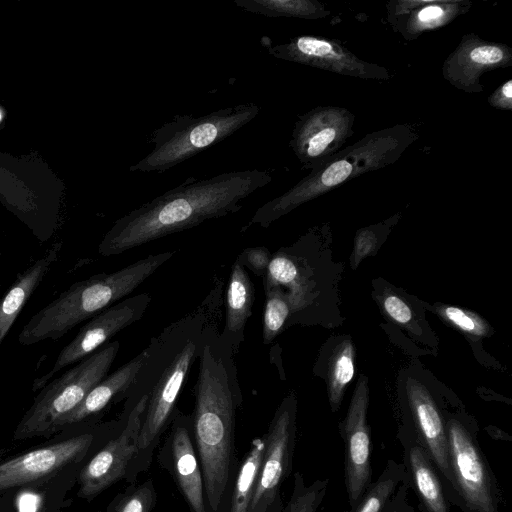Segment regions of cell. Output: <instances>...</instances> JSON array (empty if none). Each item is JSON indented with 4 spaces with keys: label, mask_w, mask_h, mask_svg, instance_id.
<instances>
[{
    "label": "cell",
    "mask_w": 512,
    "mask_h": 512,
    "mask_svg": "<svg viewBox=\"0 0 512 512\" xmlns=\"http://www.w3.org/2000/svg\"><path fill=\"white\" fill-rule=\"evenodd\" d=\"M271 181V174L259 169L226 172L207 179L189 177L117 219L100 241L98 253L105 257L118 255L235 213L245 198Z\"/></svg>",
    "instance_id": "obj_1"
},
{
    "label": "cell",
    "mask_w": 512,
    "mask_h": 512,
    "mask_svg": "<svg viewBox=\"0 0 512 512\" xmlns=\"http://www.w3.org/2000/svg\"><path fill=\"white\" fill-rule=\"evenodd\" d=\"M207 324L200 344L195 385L194 434L210 507L216 511L229 475L235 412L242 394L235 353L221 338L216 319Z\"/></svg>",
    "instance_id": "obj_2"
},
{
    "label": "cell",
    "mask_w": 512,
    "mask_h": 512,
    "mask_svg": "<svg viewBox=\"0 0 512 512\" xmlns=\"http://www.w3.org/2000/svg\"><path fill=\"white\" fill-rule=\"evenodd\" d=\"M221 292L220 283L195 309L151 338L145 348L144 363L122 395L134 400L132 408L142 396L148 397L138 451L152 444L168 422L191 366L197 359L204 330L219 313Z\"/></svg>",
    "instance_id": "obj_3"
},
{
    "label": "cell",
    "mask_w": 512,
    "mask_h": 512,
    "mask_svg": "<svg viewBox=\"0 0 512 512\" xmlns=\"http://www.w3.org/2000/svg\"><path fill=\"white\" fill-rule=\"evenodd\" d=\"M418 135L410 124H397L364 135L341 149L280 196L257 209L249 225L267 228L300 205L367 172L395 163Z\"/></svg>",
    "instance_id": "obj_4"
},
{
    "label": "cell",
    "mask_w": 512,
    "mask_h": 512,
    "mask_svg": "<svg viewBox=\"0 0 512 512\" xmlns=\"http://www.w3.org/2000/svg\"><path fill=\"white\" fill-rule=\"evenodd\" d=\"M176 251L151 254L111 273H99L71 284L52 302L36 312L22 328L23 346L58 340L132 293Z\"/></svg>",
    "instance_id": "obj_5"
},
{
    "label": "cell",
    "mask_w": 512,
    "mask_h": 512,
    "mask_svg": "<svg viewBox=\"0 0 512 512\" xmlns=\"http://www.w3.org/2000/svg\"><path fill=\"white\" fill-rule=\"evenodd\" d=\"M261 107L242 103L202 116L175 115L154 129L148 144L153 149L130 166L131 172H164L216 145L252 121Z\"/></svg>",
    "instance_id": "obj_6"
},
{
    "label": "cell",
    "mask_w": 512,
    "mask_h": 512,
    "mask_svg": "<svg viewBox=\"0 0 512 512\" xmlns=\"http://www.w3.org/2000/svg\"><path fill=\"white\" fill-rule=\"evenodd\" d=\"M120 348L119 341L104 344L60 377L49 381L20 420L14 439L50 436L86 395L108 375Z\"/></svg>",
    "instance_id": "obj_7"
},
{
    "label": "cell",
    "mask_w": 512,
    "mask_h": 512,
    "mask_svg": "<svg viewBox=\"0 0 512 512\" xmlns=\"http://www.w3.org/2000/svg\"><path fill=\"white\" fill-rule=\"evenodd\" d=\"M445 426L458 505L464 512H498L497 482L475 435L456 418Z\"/></svg>",
    "instance_id": "obj_8"
},
{
    "label": "cell",
    "mask_w": 512,
    "mask_h": 512,
    "mask_svg": "<svg viewBox=\"0 0 512 512\" xmlns=\"http://www.w3.org/2000/svg\"><path fill=\"white\" fill-rule=\"evenodd\" d=\"M150 302V294L139 293L120 300L89 319L61 349L51 368L34 379L32 391L40 390L62 369L94 353L118 332L140 320Z\"/></svg>",
    "instance_id": "obj_9"
},
{
    "label": "cell",
    "mask_w": 512,
    "mask_h": 512,
    "mask_svg": "<svg viewBox=\"0 0 512 512\" xmlns=\"http://www.w3.org/2000/svg\"><path fill=\"white\" fill-rule=\"evenodd\" d=\"M261 44L277 59L363 80L390 79L385 67L362 60L335 39L300 35L272 45L270 39L264 36Z\"/></svg>",
    "instance_id": "obj_10"
},
{
    "label": "cell",
    "mask_w": 512,
    "mask_h": 512,
    "mask_svg": "<svg viewBox=\"0 0 512 512\" xmlns=\"http://www.w3.org/2000/svg\"><path fill=\"white\" fill-rule=\"evenodd\" d=\"M355 115L339 106H317L300 115L289 146L303 169L313 170L341 150L354 133Z\"/></svg>",
    "instance_id": "obj_11"
},
{
    "label": "cell",
    "mask_w": 512,
    "mask_h": 512,
    "mask_svg": "<svg viewBox=\"0 0 512 512\" xmlns=\"http://www.w3.org/2000/svg\"><path fill=\"white\" fill-rule=\"evenodd\" d=\"M295 418V400L287 397L277 409L265 436L266 449L247 512H269L274 504L292 465Z\"/></svg>",
    "instance_id": "obj_12"
},
{
    "label": "cell",
    "mask_w": 512,
    "mask_h": 512,
    "mask_svg": "<svg viewBox=\"0 0 512 512\" xmlns=\"http://www.w3.org/2000/svg\"><path fill=\"white\" fill-rule=\"evenodd\" d=\"M368 404V379L361 375L340 428L345 450L344 483L350 507L360 500L372 482Z\"/></svg>",
    "instance_id": "obj_13"
},
{
    "label": "cell",
    "mask_w": 512,
    "mask_h": 512,
    "mask_svg": "<svg viewBox=\"0 0 512 512\" xmlns=\"http://www.w3.org/2000/svg\"><path fill=\"white\" fill-rule=\"evenodd\" d=\"M148 397L142 396L130 410L120 435L107 443L82 469L79 477L81 497H92L118 481L138 452V438Z\"/></svg>",
    "instance_id": "obj_14"
},
{
    "label": "cell",
    "mask_w": 512,
    "mask_h": 512,
    "mask_svg": "<svg viewBox=\"0 0 512 512\" xmlns=\"http://www.w3.org/2000/svg\"><path fill=\"white\" fill-rule=\"evenodd\" d=\"M512 66V49L504 43L482 39L475 33L464 34L447 56L442 75L456 89L482 93L484 73Z\"/></svg>",
    "instance_id": "obj_15"
},
{
    "label": "cell",
    "mask_w": 512,
    "mask_h": 512,
    "mask_svg": "<svg viewBox=\"0 0 512 512\" xmlns=\"http://www.w3.org/2000/svg\"><path fill=\"white\" fill-rule=\"evenodd\" d=\"M93 439L91 433L79 434L0 463V491L54 474L79 459Z\"/></svg>",
    "instance_id": "obj_16"
},
{
    "label": "cell",
    "mask_w": 512,
    "mask_h": 512,
    "mask_svg": "<svg viewBox=\"0 0 512 512\" xmlns=\"http://www.w3.org/2000/svg\"><path fill=\"white\" fill-rule=\"evenodd\" d=\"M407 397L416 437L449 490L450 497L458 505L449 460L447 431L441 412L427 388L415 379L407 381Z\"/></svg>",
    "instance_id": "obj_17"
},
{
    "label": "cell",
    "mask_w": 512,
    "mask_h": 512,
    "mask_svg": "<svg viewBox=\"0 0 512 512\" xmlns=\"http://www.w3.org/2000/svg\"><path fill=\"white\" fill-rule=\"evenodd\" d=\"M471 5L467 0H391L386 5L387 20L405 40L413 41L451 23Z\"/></svg>",
    "instance_id": "obj_18"
},
{
    "label": "cell",
    "mask_w": 512,
    "mask_h": 512,
    "mask_svg": "<svg viewBox=\"0 0 512 512\" xmlns=\"http://www.w3.org/2000/svg\"><path fill=\"white\" fill-rule=\"evenodd\" d=\"M255 300V288L245 267L236 259L231 266L225 298V322L221 338L238 351L244 340V329Z\"/></svg>",
    "instance_id": "obj_19"
},
{
    "label": "cell",
    "mask_w": 512,
    "mask_h": 512,
    "mask_svg": "<svg viewBox=\"0 0 512 512\" xmlns=\"http://www.w3.org/2000/svg\"><path fill=\"white\" fill-rule=\"evenodd\" d=\"M62 243H53L45 253L20 273L0 300V345L9 333L27 301L57 262Z\"/></svg>",
    "instance_id": "obj_20"
},
{
    "label": "cell",
    "mask_w": 512,
    "mask_h": 512,
    "mask_svg": "<svg viewBox=\"0 0 512 512\" xmlns=\"http://www.w3.org/2000/svg\"><path fill=\"white\" fill-rule=\"evenodd\" d=\"M146 350L107 375L86 395L77 408L62 423V429L87 420L100 413L112 401L121 398L134 381L136 374L144 363Z\"/></svg>",
    "instance_id": "obj_21"
},
{
    "label": "cell",
    "mask_w": 512,
    "mask_h": 512,
    "mask_svg": "<svg viewBox=\"0 0 512 512\" xmlns=\"http://www.w3.org/2000/svg\"><path fill=\"white\" fill-rule=\"evenodd\" d=\"M405 459L425 512H449L442 480L423 446L416 440H406Z\"/></svg>",
    "instance_id": "obj_22"
},
{
    "label": "cell",
    "mask_w": 512,
    "mask_h": 512,
    "mask_svg": "<svg viewBox=\"0 0 512 512\" xmlns=\"http://www.w3.org/2000/svg\"><path fill=\"white\" fill-rule=\"evenodd\" d=\"M174 468L179 486L194 512H206L203 479L187 429L177 425L172 439Z\"/></svg>",
    "instance_id": "obj_23"
},
{
    "label": "cell",
    "mask_w": 512,
    "mask_h": 512,
    "mask_svg": "<svg viewBox=\"0 0 512 512\" xmlns=\"http://www.w3.org/2000/svg\"><path fill=\"white\" fill-rule=\"evenodd\" d=\"M236 6L266 17H295L308 20L330 15L325 5L317 0H234Z\"/></svg>",
    "instance_id": "obj_24"
},
{
    "label": "cell",
    "mask_w": 512,
    "mask_h": 512,
    "mask_svg": "<svg viewBox=\"0 0 512 512\" xmlns=\"http://www.w3.org/2000/svg\"><path fill=\"white\" fill-rule=\"evenodd\" d=\"M266 449L265 437L255 438L251 444L235 482L231 512H247L256 486Z\"/></svg>",
    "instance_id": "obj_25"
},
{
    "label": "cell",
    "mask_w": 512,
    "mask_h": 512,
    "mask_svg": "<svg viewBox=\"0 0 512 512\" xmlns=\"http://www.w3.org/2000/svg\"><path fill=\"white\" fill-rule=\"evenodd\" d=\"M355 348L351 340L341 341L334 349L328 369V396L333 412L337 411L348 383L354 376Z\"/></svg>",
    "instance_id": "obj_26"
},
{
    "label": "cell",
    "mask_w": 512,
    "mask_h": 512,
    "mask_svg": "<svg viewBox=\"0 0 512 512\" xmlns=\"http://www.w3.org/2000/svg\"><path fill=\"white\" fill-rule=\"evenodd\" d=\"M404 472V464L388 460L379 478L370 483L360 500L346 512H381Z\"/></svg>",
    "instance_id": "obj_27"
},
{
    "label": "cell",
    "mask_w": 512,
    "mask_h": 512,
    "mask_svg": "<svg viewBox=\"0 0 512 512\" xmlns=\"http://www.w3.org/2000/svg\"><path fill=\"white\" fill-rule=\"evenodd\" d=\"M266 302L263 315L262 339L271 343L283 330L292 310L287 294L276 285H264Z\"/></svg>",
    "instance_id": "obj_28"
},
{
    "label": "cell",
    "mask_w": 512,
    "mask_h": 512,
    "mask_svg": "<svg viewBox=\"0 0 512 512\" xmlns=\"http://www.w3.org/2000/svg\"><path fill=\"white\" fill-rule=\"evenodd\" d=\"M328 483V479H318L307 485L302 474L295 473L293 493L283 512H319Z\"/></svg>",
    "instance_id": "obj_29"
},
{
    "label": "cell",
    "mask_w": 512,
    "mask_h": 512,
    "mask_svg": "<svg viewBox=\"0 0 512 512\" xmlns=\"http://www.w3.org/2000/svg\"><path fill=\"white\" fill-rule=\"evenodd\" d=\"M435 311L445 322L465 334L484 337L490 333L488 323L474 312L451 305H440Z\"/></svg>",
    "instance_id": "obj_30"
},
{
    "label": "cell",
    "mask_w": 512,
    "mask_h": 512,
    "mask_svg": "<svg viewBox=\"0 0 512 512\" xmlns=\"http://www.w3.org/2000/svg\"><path fill=\"white\" fill-rule=\"evenodd\" d=\"M384 313L396 324L410 330L412 333H420L421 330L414 320L411 307L404 299L393 292L384 293L379 300Z\"/></svg>",
    "instance_id": "obj_31"
},
{
    "label": "cell",
    "mask_w": 512,
    "mask_h": 512,
    "mask_svg": "<svg viewBox=\"0 0 512 512\" xmlns=\"http://www.w3.org/2000/svg\"><path fill=\"white\" fill-rule=\"evenodd\" d=\"M271 258L272 255L267 248L252 247L244 249L236 259L256 276L264 278L267 275Z\"/></svg>",
    "instance_id": "obj_32"
},
{
    "label": "cell",
    "mask_w": 512,
    "mask_h": 512,
    "mask_svg": "<svg viewBox=\"0 0 512 512\" xmlns=\"http://www.w3.org/2000/svg\"><path fill=\"white\" fill-rule=\"evenodd\" d=\"M378 242L377 232L374 227H367L358 230L352 255L350 257V265L352 269H356L359 263L372 252L375 251Z\"/></svg>",
    "instance_id": "obj_33"
},
{
    "label": "cell",
    "mask_w": 512,
    "mask_h": 512,
    "mask_svg": "<svg viewBox=\"0 0 512 512\" xmlns=\"http://www.w3.org/2000/svg\"><path fill=\"white\" fill-rule=\"evenodd\" d=\"M152 503V485L146 482L125 498L115 512H150Z\"/></svg>",
    "instance_id": "obj_34"
},
{
    "label": "cell",
    "mask_w": 512,
    "mask_h": 512,
    "mask_svg": "<svg viewBox=\"0 0 512 512\" xmlns=\"http://www.w3.org/2000/svg\"><path fill=\"white\" fill-rule=\"evenodd\" d=\"M488 104L497 109L512 111V79L493 91L488 97Z\"/></svg>",
    "instance_id": "obj_35"
},
{
    "label": "cell",
    "mask_w": 512,
    "mask_h": 512,
    "mask_svg": "<svg viewBox=\"0 0 512 512\" xmlns=\"http://www.w3.org/2000/svg\"><path fill=\"white\" fill-rule=\"evenodd\" d=\"M40 506L39 495L32 492H23L18 500V512H37Z\"/></svg>",
    "instance_id": "obj_36"
},
{
    "label": "cell",
    "mask_w": 512,
    "mask_h": 512,
    "mask_svg": "<svg viewBox=\"0 0 512 512\" xmlns=\"http://www.w3.org/2000/svg\"><path fill=\"white\" fill-rule=\"evenodd\" d=\"M2 120V114H1V111H0V121Z\"/></svg>",
    "instance_id": "obj_37"
}]
</instances>
